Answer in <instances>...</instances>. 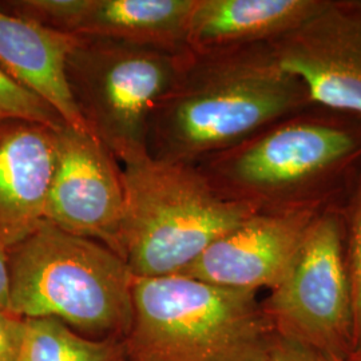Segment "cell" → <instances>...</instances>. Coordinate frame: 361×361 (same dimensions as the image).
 Returning <instances> with one entry per match:
<instances>
[{"instance_id": "1", "label": "cell", "mask_w": 361, "mask_h": 361, "mask_svg": "<svg viewBox=\"0 0 361 361\" xmlns=\"http://www.w3.org/2000/svg\"><path fill=\"white\" fill-rule=\"evenodd\" d=\"M304 97L302 83L279 66L268 43L190 52L149 118L147 155L195 166L257 135Z\"/></svg>"}, {"instance_id": "2", "label": "cell", "mask_w": 361, "mask_h": 361, "mask_svg": "<svg viewBox=\"0 0 361 361\" xmlns=\"http://www.w3.org/2000/svg\"><path fill=\"white\" fill-rule=\"evenodd\" d=\"M276 334L257 292L193 277H134L126 361H267Z\"/></svg>"}, {"instance_id": "3", "label": "cell", "mask_w": 361, "mask_h": 361, "mask_svg": "<svg viewBox=\"0 0 361 361\" xmlns=\"http://www.w3.org/2000/svg\"><path fill=\"white\" fill-rule=\"evenodd\" d=\"M7 256L13 314L55 319L92 340L125 338L134 276L114 250L43 219Z\"/></svg>"}, {"instance_id": "4", "label": "cell", "mask_w": 361, "mask_h": 361, "mask_svg": "<svg viewBox=\"0 0 361 361\" xmlns=\"http://www.w3.org/2000/svg\"><path fill=\"white\" fill-rule=\"evenodd\" d=\"M122 170L119 245L134 277L180 274L221 235L257 213L219 193L193 165L146 157Z\"/></svg>"}, {"instance_id": "5", "label": "cell", "mask_w": 361, "mask_h": 361, "mask_svg": "<svg viewBox=\"0 0 361 361\" xmlns=\"http://www.w3.org/2000/svg\"><path fill=\"white\" fill-rule=\"evenodd\" d=\"M189 54L75 37L66 61L68 90L89 133L122 166L149 157V118L178 82Z\"/></svg>"}, {"instance_id": "6", "label": "cell", "mask_w": 361, "mask_h": 361, "mask_svg": "<svg viewBox=\"0 0 361 361\" xmlns=\"http://www.w3.org/2000/svg\"><path fill=\"white\" fill-rule=\"evenodd\" d=\"M276 336L326 360L355 355V316L337 219H312L281 281L262 302Z\"/></svg>"}, {"instance_id": "7", "label": "cell", "mask_w": 361, "mask_h": 361, "mask_svg": "<svg viewBox=\"0 0 361 361\" xmlns=\"http://www.w3.org/2000/svg\"><path fill=\"white\" fill-rule=\"evenodd\" d=\"M355 147L353 137L344 130L295 123L261 131L195 166L219 193L259 212L264 198L320 174Z\"/></svg>"}, {"instance_id": "8", "label": "cell", "mask_w": 361, "mask_h": 361, "mask_svg": "<svg viewBox=\"0 0 361 361\" xmlns=\"http://www.w3.org/2000/svg\"><path fill=\"white\" fill-rule=\"evenodd\" d=\"M123 214V170L116 157L90 133L62 125L55 131V166L44 219L121 256Z\"/></svg>"}, {"instance_id": "9", "label": "cell", "mask_w": 361, "mask_h": 361, "mask_svg": "<svg viewBox=\"0 0 361 361\" xmlns=\"http://www.w3.org/2000/svg\"><path fill=\"white\" fill-rule=\"evenodd\" d=\"M268 44L310 101L361 116V6L350 11L329 1L322 13Z\"/></svg>"}, {"instance_id": "10", "label": "cell", "mask_w": 361, "mask_h": 361, "mask_svg": "<svg viewBox=\"0 0 361 361\" xmlns=\"http://www.w3.org/2000/svg\"><path fill=\"white\" fill-rule=\"evenodd\" d=\"M312 219L307 213L257 212L221 235L180 274L232 289L271 290L289 268Z\"/></svg>"}, {"instance_id": "11", "label": "cell", "mask_w": 361, "mask_h": 361, "mask_svg": "<svg viewBox=\"0 0 361 361\" xmlns=\"http://www.w3.org/2000/svg\"><path fill=\"white\" fill-rule=\"evenodd\" d=\"M55 131L34 121L0 119V249L6 252L44 219Z\"/></svg>"}, {"instance_id": "12", "label": "cell", "mask_w": 361, "mask_h": 361, "mask_svg": "<svg viewBox=\"0 0 361 361\" xmlns=\"http://www.w3.org/2000/svg\"><path fill=\"white\" fill-rule=\"evenodd\" d=\"M322 0H195L188 27L192 54L269 43L322 13Z\"/></svg>"}, {"instance_id": "13", "label": "cell", "mask_w": 361, "mask_h": 361, "mask_svg": "<svg viewBox=\"0 0 361 361\" xmlns=\"http://www.w3.org/2000/svg\"><path fill=\"white\" fill-rule=\"evenodd\" d=\"M75 40L35 22L0 11V67L74 129L87 131L66 79V61Z\"/></svg>"}, {"instance_id": "14", "label": "cell", "mask_w": 361, "mask_h": 361, "mask_svg": "<svg viewBox=\"0 0 361 361\" xmlns=\"http://www.w3.org/2000/svg\"><path fill=\"white\" fill-rule=\"evenodd\" d=\"M195 0H83L74 35L118 39L186 54Z\"/></svg>"}, {"instance_id": "15", "label": "cell", "mask_w": 361, "mask_h": 361, "mask_svg": "<svg viewBox=\"0 0 361 361\" xmlns=\"http://www.w3.org/2000/svg\"><path fill=\"white\" fill-rule=\"evenodd\" d=\"M15 361H126L122 340H92L55 319H25Z\"/></svg>"}, {"instance_id": "16", "label": "cell", "mask_w": 361, "mask_h": 361, "mask_svg": "<svg viewBox=\"0 0 361 361\" xmlns=\"http://www.w3.org/2000/svg\"><path fill=\"white\" fill-rule=\"evenodd\" d=\"M7 118L34 121L52 129L66 125L50 104L19 86L0 67V119Z\"/></svg>"}, {"instance_id": "17", "label": "cell", "mask_w": 361, "mask_h": 361, "mask_svg": "<svg viewBox=\"0 0 361 361\" xmlns=\"http://www.w3.org/2000/svg\"><path fill=\"white\" fill-rule=\"evenodd\" d=\"M349 281L355 316V353L361 348V204L353 224L350 241Z\"/></svg>"}, {"instance_id": "18", "label": "cell", "mask_w": 361, "mask_h": 361, "mask_svg": "<svg viewBox=\"0 0 361 361\" xmlns=\"http://www.w3.org/2000/svg\"><path fill=\"white\" fill-rule=\"evenodd\" d=\"M25 331V319L0 310V361H15Z\"/></svg>"}, {"instance_id": "19", "label": "cell", "mask_w": 361, "mask_h": 361, "mask_svg": "<svg viewBox=\"0 0 361 361\" xmlns=\"http://www.w3.org/2000/svg\"><path fill=\"white\" fill-rule=\"evenodd\" d=\"M267 361H328L312 349L276 336Z\"/></svg>"}, {"instance_id": "20", "label": "cell", "mask_w": 361, "mask_h": 361, "mask_svg": "<svg viewBox=\"0 0 361 361\" xmlns=\"http://www.w3.org/2000/svg\"><path fill=\"white\" fill-rule=\"evenodd\" d=\"M0 310L10 312V269L7 252L0 249Z\"/></svg>"}, {"instance_id": "21", "label": "cell", "mask_w": 361, "mask_h": 361, "mask_svg": "<svg viewBox=\"0 0 361 361\" xmlns=\"http://www.w3.org/2000/svg\"><path fill=\"white\" fill-rule=\"evenodd\" d=\"M352 357H353L356 361H361V348L359 349V350H357Z\"/></svg>"}, {"instance_id": "22", "label": "cell", "mask_w": 361, "mask_h": 361, "mask_svg": "<svg viewBox=\"0 0 361 361\" xmlns=\"http://www.w3.org/2000/svg\"><path fill=\"white\" fill-rule=\"evenodd\" d=\"M328 361H356L353 357H349V359H334V360H328Z\"/></svg>"}]
</instances>
